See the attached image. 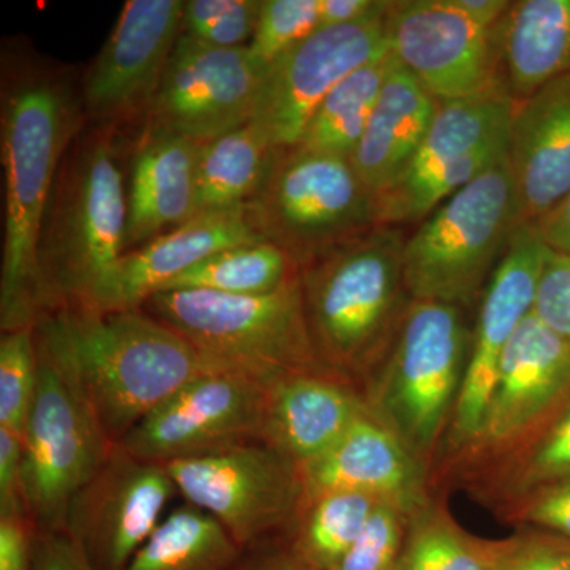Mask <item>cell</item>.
Here are the masks:
<instances>
[{"instance_id": "38", "label": "cell", "mask_w": 570, "mask_h": 570, "mask_svg": "<svg viewBox=\"0 0 570 570\" xmlns=\"http://www.w3.org/2000/svg\"><path fill=\"white\" fill-rule=\"evenodd\" d=\"M491 570H570V539L519 528L509 538L493 540Z\"/></svg>"}, {"instance_id": "5", "label": "cell", "mask_w": 570, "mask_h": 570, "mask_svg": "<svg viewBox=\"0 0 570 570\" xmlns=\"http://www.w3.org/2000/svg\"><path fill=\"white\" fill-rule=\"evenodd\" d=\"M471 335L460 307L412 299L392 346L362 387L370 414L430 480L463 387Z\"/></svg>"}, {"instance_id": "3", "label": "cell", "mask_w": 570, "mask_h": 570, "mask_svg": "<svg viewBox=\"0 0 570 570\" xmlns=\"http://www.w3.org/2000/svg\"><path fill=\"white\" fill-rule=\"evenodd\" d=\"M406 232L376 225L299 268L311 337L322 365L360 390L395 340L409 303Z\"/></svg>"}, {"instance_id": "28", "label": "cell", "mask_w": 570, "mask_h": 570, "mask_svg": "<svg viewBox=\"0 0 570 570\" xmlns=\"http://www.w3.org/2000/svg\"><path fill=\"white\" fill-rule=\"evenodd\" d=\"M275 151L253 122L202 142L197 213L246 205L264 183Z\"/></svg>"}, {"instance_id": "14", "label": "cell", "mask_w": 570, "mask_h": 570, "mask_svg": "<svg viewBox=\"0 0 570 570\" xmlns=\"http://www.w3.org/2000/svg\"><path fill=\"white\" fill-rule=\"evenodd\" d=\"M265 384L213 366L190 379L127 434L121 445L157 464L261 441Z\"/></svg>"}, {"instance_id": "47", "label": "cell", "mask_w": 570, "mask_h": 570, "mask_svg": "<svg viewBox=\"0 0 570 570\" xmlns=\"http://www.w3.org/2000/svg\"><path fill=\"white\" fill-rule=\"evenodd\" d=\"M234 570H309L292 557L291 551H268L255 554L250 560H242Z\"/></svg>"}, {"instance_id": "12", "label": "cell", "mask_w": 570, "mask_h": 570, "mask_svg": "<svg viewBox=\"0 0 570 570\" xmlns=\"http://www.w3.org/2000/svg\"><path fill=\"white\" fill-rule=\"evenodd\" d=\"M187 504L204 510L242 549L294 530L302 512L298 468L261 441L165 464Z\"/></svg>"}, {"instance_id": "43", "label": "cell", "mask_w": 570, "mask_h": 570, "mask_svg": "<svg viewBox=\"0 0 570 570\" xmlns=\"http://www.w3.org/2000/svg\"><path fill=\"white\" fill-rule=\"evenodd\" d=\"M32 570H96L77 543L63 532L36 530Z\"/></svg>"}, {"instance_id": "34", "label": "cell", "mask_w": 570, "mask_h": 570, "mask_svg": "<svg viewBox=\"0 0 570 570\" xmlns=\"http://www.w3.org/2000/svg\"><path fill=\"white\" fill-rule=\"evenodd\" d=\"M39 382V348L33 328L0 337V428L24 434Z\"/></svg>"}, {"instance_id": "24", "label": "cell", "mask_w": 570, "mask_h": 570, "mask_svg": "<svg viewBox=\"0 0 570 570\" xmlns=\"http://www.w3.org/2000/svg\"><path fill=\"white\" fill-rule=\"evenodd\" d=\"M508 159L521 223H535L570 193V77L515 102Z\"/></svg>"}, {"instance_id": "8", "label": "cell", "mask_w": 570, "mask_h": 570, "mask_svg": "<svg viewBox=\"0 0 570 570\" xmlns=\"http://www.w3.org/2000/svg\"><path fill=\"white\" fill-rule=\"evenodd\" d=\"M246 209L264 242L299 268L379 225L376 195L351 159L302 146L276 149Z\"/></svg>"}, {"instance_id": "22", "label": "cell", "mask_w": 570, "mask_h": 570, "mask_svg": "<svg viewBox=\"0 0 570 570\" xmlns=\"http://www.w3.org/2000/svg\"><path fill=\"white\" fill-rule=\"evenodd\" d=\"M202 142L146 122L127 168L124 254L170 234L197 216Z\"/></svg>"}, {"instance_id": "29", "label": "cell", "mask_w": 570, "mask_h": 570, "mask_svg": "<svg viewBox=\"0 0 570 570\" xmlns=\"http://www.w3.org/2000/svg\"><path fill=\"white\" fill-rule=\"evenodd\" d=\"M245 553L212 515L184 504L160 521L124 570H234Z\"/></svg>"}, {"instance_id": "23", "label": "cell", "mask_w": 570, "mask_h": 570, "mask_svg": "<svg viewBox=\"0 0 570 570\" xmlns=\"http://www.w3.org/2000/svg\"><path fill=\"white\" fill-rule=\"evenodd\" d=\"M366 414L362 390L346 379L287 374L265 384L261 442L298 468L332 448Z\"/></svg>"}, {"instance_id": "19", "label": "cell", "mask_w": 570, "mask_h": 570, "mask_svg": "<svg viewBox=\"0 0 570 570\" xmlns=\"http://www.w3.org/2000/svg\"><path fill=\"white\" fill-rule=\"evenodd\" d=\"M547 253L549 247L534 225L521 223L515 228L479 302L463 387L438 468L456 455L478 431L505 348L521 322L532 314Z\"/></svg>"}, {"instance_id": "1", "label": "cell", "mask_w": 570, "mask_h": 570, "mask_svg": "<svg viewBox=\"0 0 570 570\" xmlns=\"http://www.w3.org/2000/svg\"><path fill=\"white\" fill-rule=\"evenodd\" d=\"M0 153L6 230L0 272L2 333L36 328L45 316L39 242L63 156L86 126L73 71L20 41L0 59Z\"/></svg>"}, {"instance_id": "2", "label": "cell", "mask_w": 570, "mask_h": 570, "mask_svg": "<svg viewBox=\"0 0 570 570\" xmlns=\"http://www.w3.org/2000/svg\"><path fill=\"white\" fill-rule=\"evenodd\" d=\"M33 332L112 444H121L176 390L214 366L145 309L62 307L45 314Z\"/></svg>"}, {"instance_id": "15", "label": "cell", "mask_w": 570, "mask_h": 570, "mask_svg": "<svg viewBox=\"0 0 570 570\" xmlns=\"http://www.w3.org/2000/svg\"><path fill=\"white\" fill-rule=\"evenodd\" d=\"M385 26L390 51L439 104L504 88L501 22L483 28L450 0H392Z\"/></svg>"}, {"instance_id": "6", "label": "cell", "mask_w": 570, "mask_h": 570, "mask_svg": "<svg viewBox=\"0 0 570 570\" xmlns=\"http://www.w3.org/2000/svg\"><path fill=\"white\" fill-rule=\"evenodd\" d=\"M142 309L189 341L212 365L264 384L287 374L330 373L311 337L299 275L264 295L160 292Z\"/></svg>"}, {"instance_id": "9", "label": "cell", "mask_w": 570, "mask_h": 570, "mask_svg": "<svg viewBox=\"0 0 570 570\" xmlns=\"http://www.w3.org/2000/svg\"><path fill=\"white\" fill-rule=\"evenodd\" d=\"M569 396L570 346L530 314L505 348L478 431L456 455L438 468L431 489H463L527 444Z\"/></svg>"}, {"instance_id": "25", "label": "cell", "mask_w": 570, "mask_h": 570, "mask_svg": "<svg viewBox=\"0 0 570 570\" xmlns=\"http://www.w3.org/2000/svg\"><path fill=\"white\" fill-rule=\"evenodd\" d=\"M439 102L395 58L351 163L374 195L406 170L436 116Z\"/></svg>"}, {"instance_id": "37", "label": "cell", "mask_w": 570, "mask_h": 570, "mask_svg": "<svg viewBox=\"0 0 570 570\" xmlns=\"http://www.w3.org/2000/svg\"><path fill=\"white\" fill-rule=\"evenodd\" d=\"M411 515L400 505L382 501L332 570H396Z\"/></svg>"}, {"instance_id": "30", "label": "cell", "mask_w": 570, "mask_h": 570, "mask_svg": "<svg viewBox=\"0 0 570 570\" xmlns=\"http://www.w3.org/2000/svg\"><path fill=\"white\" fill-rule=\"evenodd\" d=\"M393 63L395 55L390 50L382 52L337 82L314 111L296 146L351 159Z\"/></svg>"}, {"instance_id": "45", "label": "cell", "mask_w": 570, "mask_h": 570, "mask_svg": "<svg viewBox=\"0 0 570 570\" xmlns=\"http://www.w3.org/2000/svg\"><path fill=\"white\" fill-rule=\"evenodd\" d=\"M532 225L550 250L570 255V193Z\"/></svg>"}, {"instance_id": "7", "label": "cell", "mask_w": 570, "mask_h": 570, "mask_svg": "<svg viewBox=\"0 0 570 570\" xmlns=\"http://www.w3.org/2000/svg\"><path fill=\"white\" fill-rule=\"evenodd\" d=\"M520 224L505 156L442 202L407 236L403 269L411 299L463 311L474 306Z\"/></svg>"}, {"instance_id": "31", "label": "cell", "mask_w": 570, "mask_h": 570, "mask_svg": "<svg viewBox=\"0 0 570 570\" xmlns=\"http://www.w3.org/2000/svg\"><path fill=\"white\" fill-rule=\"evenodd\" d=\"M493 540L464 530L445 494L433 491L409 519L396 570H491Z\"/></svg>"}, {"instance_id": "13", "label": "cell", "mask_w": 570, "mask_h": 570, "mask_svg": "<svg viewBox=\"0 0 570 570\" xmlns=\"http://www.w3.org/2000/svg\"><path fill=\"white\" fill-rule=\"evenodd\" d=\"M183 0H127L81 85L86 122L145 126L183 33Z\"/></svg>"}, {"instance_id": "42", "label": "cell", "mask_w": 570, "mask_h": 570, "mask_svg": "<svg viewBox=\"0 0 570 570\" xmlns=\"http://www.w3.org/2000/svg\"><path fill=\"white\" fill-rule=\"evenodd\" d=\"M36 527L26 513L0 515V570H32Z\"/></svg>"}, {"instance_id": "27", "label": "cell", "mask_w": 570, "mask_h": 570, "mask_svg": "<svg viewBox=\"0 0 570 570\" xmlns=\"http://www.w3.org/2000/svg\"><path fill=\"white\" fill-rule=\"evenodd\" d=\"M570 478V396L539 433L463 487L497 512L540 487Z\"/></svg>"}, {"instance_id": "46", "label": "cell", "mask_w": 570, "mask_h": 570, "mask_svg": "<svg viewBox=\"0 0 570 570\" xmlns=\"http://www.w3.org/2000/svg\"><path fill=\"white\" fill-rule=\"evenodd\" d=\"M469 20L483 28H494L505 17L512 2L508 0H450Z\"/></svg>"}, {"instance_id": "36", "label": "cell", "mask_w": 570, "mask_h": 570, "mask_svg": "<svg viewBox=\"0 0 570 570\" xmlns=\"http://www.w3.org/2000/svg\"><path fill=\"white\" fill-rule=\"evenodd\" d=\"M321 29V0H262L250 55L268 67Z\"/></svg>"}, {"instance_id": "16", "label": "cell", "mask_w": 570, "mask_h": 570, "mask_svg": "<svg viewBox=\"0 0 570 570\" xmlns=\"http://www.w3.org/2000/svg\"><path fill=\"white\" fill-rule=\"evenodd\" d=\"M387 13L317 29L266 67L253 124L273 148L298 145L314 111L337 82L390 50Z\"/></svg>"}, {"instance_id": "18", "label": "cell", "mask_w": 570, "mask_h": 570, "mask_svg": "<svg viewBox=\"0 0 570 570\" xmlns=\"http://www.w3.org/2000/svg\"><path fill=\"white\" fill-rule=\"evenodd\" d=\"M266 67L249 48L179 37L148 121L198 142L253 122Z\"/></svg>"}, {"instance_id": "11", "label": "cell", "mask_w": 570, "mask_h": 570, "mask_svg": "<svg viewBox=\"0 0 570 570\" xmlns=\"http://www.w3.org/2000/svg\"><path fill=\"white\" fill-rule=\"evenodd\" d=\"M39 348V382L22 434V504L37 531L63 532L67 509L115 449L59 367Z\"/></svg>"}, {"instance_id": "20", "label": "cell", "mask_w": 570, "mask_h": 570, "mask_svg": "<svg viewBox=\"0 0 570 570\" xmlns=\"http://www.w3.org/2000/svg\"><path fill=\"white\" fill-rule=\"evenodd\" d=\"M264 242L246 205L198 213L170 234L126 253L104 277L86 309H142L184 272L228 247Z\"/></svg>"}, {"instance_id": "39", "label": "cell", "mask_w": 570, "mask_h": 570, "mask_svg": "<svg viewBox=\"0 0 570 570\" xmlns=\"http://www.w3.org/2000/svg\"><path fill=\"white\" fill-rule=\"evenodd\" d=\"M494 513L515 527L535 528L570 539V478L540 487Z\"/></svg>"}, {"instance_id": "44", "label": "cell", "mask_w": 570, "mask_h": 570, "mask_svg": "<svg viewBox=\"0 0 570 570\" xmlns=\"http://www.w3.org/2000/svg\"><path fill=\"white\" fill-rule=\"evenodd\" d=\"M392 0H321V28L370 20L390 9Z\"/></svg>"}, {"instance_id": "32", "label": "cell", "mask_w": 570, "mask_h": 570, "mask_svg": "<svg viewBox=\"0 0 570 570\" xmlns=\"http://www.w3.org/2000/svg\"><path fill=\"white\" fill-rule=\"evenodd\" d=\"M382 499L366 493L337 491L311 502L299 513L292 557L309 570H332L354 546Z\"/></svg>"}, {"instance_id": "33", "label": "cell", "mask_w": 570, "mask_h": 570, "mask_svg": "<svg viewBox=\"0 0 570 570\" xmlns=\"http://www.w3.org/2000/svg\"><path fill=\"white\" fill-rule=\"evenodd\" d=\"M299 275V266L268 242L228 247L184 272L164 292L209 291L227 295H264Z\"/></svg>"}, {"instance_id": "40", "label": "cell", "mask_w": 570, "mask_h": 570, "mask_svg": "<svg viewBox=\"0 0 570 570\" xmlns=\"http://www.w3.org/2000/svg\"><path fill=\"white\" fill-rule=\"evenodd\" d=\"M532 314L570 346V255L547 253Z\"/></svg>"}, {"instance_id": "35", "label": "cell", "mask_w": 570, "mask_h": 570, "mask_svg": "<svg viewBox=\"0 0 570 570\" xmlns=\"http://www.w3.org/2000/svg\"><path fill=\"white\" fill-rule=\"evenodd\" d=\"M261 7L262 0H186L183 33L209 47H249Z\"/></svg>"}, {"instance_id": "21", "label": "cell", "mask_w": 570, "mask_h": 570, "mask_svg": "<svg viewBox=\"0 0 570 570\" xmlns=\"http://www.w3.org/2000/svg\"><path fill=\"white\" fill-rule=\"evenodd\" d=\"M298 478L302 512L324 494L352 491L414 513L433 494L425 469L371 414L356 420L332 448L298 466Z\"/></svg>"}, {"instance_id": "10", "label": "cell", "mask_w": 570, "mask_h": 570, "mask_svg": "<svg viewBox=\"0 0 570 570\" xmlns=\"http://www.w3.org/2000/svg\"><path fill=\"white\" fill-rule=\"evenodd\" d=\"M513 107L504 88L439 104L406 170L376 195L379 225H419L442 202L504 159Z\"/></svg>"}, {"instance_id": "4", "label": "cell", "mask_w": 570, "mask_h": 570, "mask_svg": "<svg viewBox=\"0 0 570 570\" xmlns=\"http://www.w3.org/2000/svg\"><path fill=\"white\" fill-rule=\"evenodd\" d=\"M121 146L118 130L86 122L63 156L40 232L45 314L88 305L124 255L127 170Z\"/></svg>"}, {"instance_id": "26", "label": "cell", "mask_w": 570, "mask_h": 570, "mask_svg": "<svg viewBox=\"0 0 570 570\" xmlns=\"http://www.w3.org/2000/svg\"><path fill=\"white\" fill-rule=\"evenodd\" d=\"M501 81L513 102L570 77V0H517L499 26Z\"/></svg>"}, {"instance_id": "41", "label": "cell", "mask_w": 570, "mask_h": 570, "mask_svg": "<svg viewBox=\"0 0 570 570\" xmlns=\"http://www.w3.org/2000/svg\"><path fill=\"white\" fill-rule=\"evenodd\" d=\"M22 456L24 444L21 434L0 428V515L26 513L22 504Z\"/></svg>"}, {"instance_id": "17", "label": "cell", "mask_w": 570, "mask_h": 570, "mask_svg": "<svg viewBox=\"0 0 570 570\" xmlns=\"http://www.w3.org/2000/svg\"><path fill=\"white\" fill-rule=\"evenodd\" d=\"M165 464L137 459L121 444L67 509L69 535L96 570H124L157 530L176 493Z\"/></svg>"}]
</instances>
